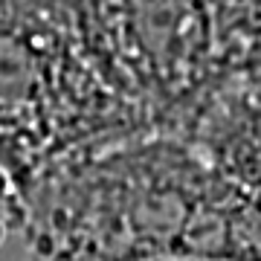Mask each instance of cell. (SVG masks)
<instances>
[{"mask_svg": "<svg viewBox=\"0 0 261 261\" xmlns=\"http://www.w3.org/2000/svg\"><path fill=\"white\" fill-rule=\"evenodd\" d=\"M35 250L41 252V255H49V252L56 250V247H53V238H49V235H41V238H38V244H35Z\"/></svg>", "mask_w": 261, "mask_h": 261, "instance_id": "obj_1", "label": "cell"}, {"mask_svg": "<svg viewBox=\"0 0 261 261\" xmlns=\"http://www.w3.org/2000/svg\"><path fill=\"white\" fill-rule=\"evenodd\" d=\"M6 189H9V180H6V174L0 171V197L6 195Z\"/></svg>", "mask_w": 261, "mask_h": 261, "instance_id": "obj_2", "label": "cell"}, {"mask_svg": "<svg viewBox=\"0 0 261 261\" xmlns=\"http://www.w3.org/2000/svg\"><path fill=\"white\" fill-rule=\"evenodd\" d=\"M0 244H3V224H0Z\"/></svg>", "mask_w": 261, "mask_h": 261, "instance_id": "obj_3", "label": "cell"}]
</instances>
